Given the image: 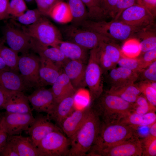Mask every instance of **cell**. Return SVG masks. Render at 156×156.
<instances>
[{
    "label": "cell",
    "mask_w": 156,
    "mask_h": 156,
    "mask_svg": "<svg viewBox=\"0 0 156 156\" xmlns=\"http://www.w3.org/2000/svg\"><path fill=\"white\" fill-rule=\"evenodd\" d=\"M3 116V112H0V124L2 120Z\"/></svg>",
    "instance_id": "56"
},
{
    "label": "cell",
    "mask_w": 156,
    "mask_h": 156,
    "mask_svg": "<svg viewBox=\"0 0 156 156\" xmlns=\"http://www.w3.org/2000/svg\"><path fill=\"white\" fill-rule=\"evenodd\" d=\"M143 69L156 60V48L141 53L138 57Z\"/></svg>",
    "instance_id": "44"
},
{
    "label": "cell",
    "mask_w": 156,
    "mask_h": 156,
    "mask_svg": "<svg viewBox=\"0 0 156 156\" xmlns=\"http://www.w3.org/2000/svg\"><path fill=\"white\" fill-rule=\"evenodd\" d=\"M7 140L14 146L19 156H41L30 137L19 135H8Z\"/></svg>",
    "instance_id": "24"
},
{
    "label": "cell",
    "mask_w": 156,
    "mask_h": 156,
    "mask_svg": "<svg viewBox=\"0 0 156 156\" xmlns=\"http://www.w3.org/2000/svg\"><path fill=\"white\" fill-rule=\"evenodd\" d=\"M155 18L147 9L137 3L124 10L117 20L141 29L155 25Z\"/></svg>",
    "instance_id": "10"
},
{
    "label": "cell",
    "mask_w": 156,
    "mask_h": 156,
    "mask_svg": "<svg viewBox=\"0 0 156 156\" xmlns=\"http://www.w3.org/2000/svg\"><path fill=\"white\" fill-rule=\"evenodd\" d=\"M142 153L139 137L129 139L109 146L97 153L96 156H141Z\"/></svg>",
    "instance_id": "12"
},
{
    "label": "cell",
    "mask_w": 156,
    "mask_h": 156,
    "mask_svg": "<svg viewBox=\"0 0 156 156\" xmlns=\"http://www.w3.org/2000/svg\"><path fill=\"white\" fill-rule=\"evenodd\" d=\"M25 1H26L27 2H31L33 1L34 0H24Z\"/></svg>",
    "instance_id": "57"
},
{
    "label": "cell",
    "mask_w": 156,
    "mask_h": 156,
    "mask_svg": "<svg viewBox=\"0 0 156 156\" xmlns=\"http://www.w3.org/2000/svg\"><path fill=\"white\" fill-rule=\"evenodd\" d=\"M70 139L60 131L51 132L39 143L37 147L41 156H68Z\"/></svg>",
    "instance_id": "8"
},
{
    "label": "cell",
    "mask_w": 156,
    "mask_h": 156,
    "mask_svg": "<svg viewBox=\"0 0 156 156\" xmlns=\"http://www.w3.org/2000/svg\"><path fill=\"white\" fill-rule=\"evenodd\" d=\"M65 0H45L46 3L49 9L57 2Z\"/></svg>",
    "instance_id": "53"
},
{
    "label": "cell",
    "mask_w": 156,
    "mask_h": 156,
    "mask_svg": "<svg viewBox=\"0 0 156 156\" xmlns=\"http://www.w3.org/2000/svg\"><path fill=\"white\" fill-rule=\"evenodd\" d=\"M3 34L5 42L18 53H25L30 49L31 38L22 29L7 23L3 27Z\"/></svg>",
    "instance_id": "13"
},
{
    "label": "cell",
    "mask_w": 156,
    "mask_h": 156,
    "mask_svg": "<svg viewBox=\"0 0 156 156\" xmlns=\"http://www.w3.org/2000/svg\"><path fill=\"white\" fill-rule=\"evenodd\" d=\"M36 3L37 9L42 15L47 16L49 8L47 5L45 0H35Z\"/></svg>",
    "instance_id": "51"
},
{
    "label": "cell",
    "mask_w": 156,
    "mask_h": 156,
    "mask_svg": "<svg viewBox=\"0 0 156 156\" xmlns=\"http://www.w3.org/2000/svg\"><path fill=\"white\" fill-rule=\"evenodd\" d=\"M75 95L60 101L57 103L53 110L47 114L50 120L53 121L60 128L63 121L75 109Z\"/></svg>",
    "instance_id": "21"
},
{
    "label": "cell",
    "mask_w": 156,
    "mask_h": 156,
    "mask_svg": "<svg viewBox=\"0 0 156 156\" xmlns=\"http://www.w3.org/2000/svg\"><path fill=\"white\" fill-rule=\"evenodd\" d=\"M3 123L8 135L21 134L26 131L33 121L32 114L3 112Z\"/></svg>",
    "instance_id": "15"
},
{
    "label": "cell",
    "mask_w": 156,
    "mask_h": 156,
    "mask_svg": "<svg viewBox=\"0 0 156 156\" xmlns=\"http://www.w3.org/2000/svg\"><path fill=\"white\" fill-rule=\"evenodd\" d=\"M59 29L63 40L74 42L89 50L96 47L101 42L112 40L95 31L71 24L62 26Z\"/></svg>",
    "instance_id": "6"
},
{
    "label": "cell",
    "mask_w": 156,
    "mask_h": 156,
    "mask_svg": "<svg viewBox=\"0 0 156 156\" xmlns=\"http://www.w3.org/2000/svg\"><path fill=\"white\" fill-rule=\"evenodd\" d=\"M10 70V68L7 66L3 60L0 57V71Z\"/></svg>",
    "instance_id": "54"
},
{
    "label": "cell",
    "mask_w": 156,
    "mask_h": 156,
    "mask_svg": "<svg viewBox=\"0 0 156 156\" xmlns=\"http://www.w3.org/2000/svg\"><path fill=\"white\" fill-rule=\"evenodd\" d=\"M28 97L33 110L38 113L44 112L48 114L57 103L51 88L47 89L44 87L35 88Z\"/></svg>",
    "instance_id": "16"
},
{
    "label": "cell",
    "mask_w": 156,
    "mask_h": 156,
    "mask_svg": "<svg viewBox=\"0 0 156 156\" xmlns=\"http://www.w3.org/2000/svg\"><path fill=\"white\" fill-rule=\"evenodd\" d=\"M86 64L79 61L68 60L63 66V72L77 92L86 86L85 81Z\"/></svg>",
    "instance_id": "17"
},
{
    "label": "cell",
    "mask_w": 156,
    "mask_h": 156,
    "mask_svg": "<svg viewBox=\"0 0 156 156\" xmlns=\"http://www.w3.org/2000/svg\"><path fill=\"white\" fill-rule=\"evenodd\" d=\"M122 57L135 58L141 53L140 42L137 39L131 37L124 41L121 48Z\"/></svg>",
    "instance_id": "34"
},
{
    "label": "cell",
    "mask_w": 156,
    "mask_h": 156,
    "mask_svg": "<svg viewBox=\"0 0 156 156\" xmlns=\"http://www.w3.org/2000/svg\"><path fill=\"white\" fill-rule=\"evenodd\" d=\"M56 47L61 51L67 59L87 64L89 55V50L74 42L64 40L60 41Z\"/></svg>",
    "instance_id": "22"
},
{
    "label": "cell",
    "mask_w": 156,
    "mask_h": 156,
    "mask_svg": "<svg viewBox=\"0 0 156 156\" xmlns=\"http://www.w3.org/2000/svg\"><path fill=\"white\" fill-rule=\"evenodd\" d=\"M103 73L97 60L95 48L90 50L85 72V81L89 89L90 104L97 99L103 91Z\"/></svg>",
    "instance_id": "7"
},
{
    "label": "cell",
    "mask_w": 156,
    "mask_h": 156,
    "mask_svg": "<svg viewBox=\"0 0 156 156\" xmlns=\"http://www.w3.org/2000/svg\"><path fill=\"white\" fill-rule=\"evenodd\" d=\"M87 8L89 20L94 21L105 20L107 17L101 7L95 0H81Z\"/></svg>",
    "instance_id": "35"
},
{
    "label": "cell",
    "mask_w": 156,
    "mask_h": 156,
    "mask_svg": "<svg viewBox=\"0 0 156 156\" xmlns=\"http://www.w3.org/2000/svg\"><path fill=\"white\" fill-rule=\"evenodd\" d=\"M139 75L140 76L142 81L151 82L156 81V60L143 69Z\"/></svg>",
    "instance_id": "43"
},
{
    "label": "cell",
    "mask_w": 156,
    "mask_h": 156,
    "mask_svg": "<svg viewBox=\"0 0 156 156\" xmlns=\"http://www.w3.org/2000/svg\"><path fill=\"white\" fill-rule=\"evenodd\" d=\"M45 16H42L35 23L22 27L23 31L30 38L42 45L55 47L63 40L59 29Z\"/></svg>",
    "instance_id": "5"
},
{
    "label": "cell",
    "mask_w": 156,
    "mask_h": 156,
    "mask_svg": "<svg viewBox=\"0 0 156 156\" xmlns=\"http://www.w3.org/2000/svg\"><path fill=\"white\" fill-rule=\"evenodd\" d=\"M0 86L11 91L23 92L29 89L20 73L10 70L0 71Z\"/></svg>",
    "instance_id": "27"
},
{
    "label": "cell",
    "mask_w": 156,
    "mask_h": 156,
    "mask_svg": "<svg viewBox=\"0 0 156 156\" xmlns=\"http://www.w3.org/2000/svg\"><path fill=\"white\" fill-rule=\"evenodd\" d=\"M89 105L81 109H75L62 122L60 128L69 139L74 134L83 122Z\"/></svg>",
    "instance_id": "23"
},
{
    "label": "cell",
    "mask_w": 156,
    "mask_h": 156,
    "mask_svg": "<svg viewBox=\"0 0 156 156\" xmlns=\"http://www.w3.org/2000/svg\"><path fill=\"white\" fill-rule=\"evenodd\" d=\"M118 0H102L101 7L107 16L112 18Z\"/></svg>",
    "instance_id": "45"
},
{
    "label": "cell",
    "mask_w": 156,
    "mask_h": 156,
    "mask_svg": "<svg viewBox=\"0 0 156 156\" xmlns=\"http://www.w3.org/2000/svg\"><path fill=\"white\" fill-rule=\"evenodd\" d=\"M149 127H150L149 134L153 136L156 137V122Z\"/></svg>",
    "instance_id": "52"
},
{
    "label": "cell",
    "mask_w": 156,
    "mask_h": 156,
    "mask_svg": "<svg viewBox=\"0 0 156 156\" xmlns=\"http://www.w3.org/2000/svg\"><path fill=\"white\" fill-rule=\"evenodd\" d=\"M3 39L0 42V57L12 71L20 73L18 68V53L4 44Z\"/></svg>",
    "instance_id": "33"
},
{
    "label": "cell",
    "mask_w": 156,
    "mask_h": 156,
    "mask_svg": "<svg viewBox=\"0 0 156 156\" xmlns=\"http://www.w3.org/2000/svg\"><path fill=\"white\" fill-rule=\"evenodd\" d=\"M1 39H0V42H1Z\"/></svg>",
    "instance_id": "58"
},
{
    "label": "cell",
    "mask_w": 156,
    "mask_h": 156,
    "mask_svg": "<svg viewBox=\"0 0 156 156\" xmlns=\"http://www.w3.org/2000/svg\"><path fill=\"white\" fill-rule=\"evenodd\" d=\"M72 16L71 24L79 27L85 21L89 19L88 10L81 0H67Z\"/></svg>",
    "instance_id": "32"
},
{
    "label": "cell",
    "mask_w": 156,
    "mask_h": 156,
    "mask_svg": "<svg viewBox=\"0 0 156 156\" xmlns=\"http://www.w3.org/2000/svg\"><path fill=\"white\" fill-rule=\"evenodd\" d=\"M78 27L95 31L115 41H125L142 29L112 20L107 22L105 20L96 21L88 19Z\"/></svg>",
    "instance_id": "4"
},
{
    "label": "cell",
    "mask_w": 156,
    "mask_h": 156,
    "mask_svg": "<svg viewBox=\"0 0 156 156\" xmlns=\"http://www.w3.org/2000/svg\"><path fill=\"white\" fill-rule=\"evenodd\" d=\"M28 96L23 92L13 91L10 95L3 109L13 113L32 114V109L30 106Z\"/></svg>",
    "instance_id": "20"
},
{
    "label": "cell",
    "mask_w": 156,
    "mask_h": 156,
    "mask_svg": "<svg viewBox=\"0 0 156 156\" xmlns=\"http://www.w3.org/2000/svg\"><path fill=\"white\" fill-rule=\"evenodd\" d=\"M27 10L24 0H11L10 1L8 10L10 15L17 17L22 15Z\"/></svg>",
    "instance_id": "41"
},
{
    "label": "cell",
    "mask_w": 156,
    "mask_h": 156,
    "mask_svg": "<svg viewBox=\"0 0 156 156\" xmlns=\"http://www.w3.org/2000/svg\"><path fill=\"white\" fill-rule=\"evenodd\" d=\"M117 64L120 66L129 69L139 74L143 69L140 61L138 57L135 58L121 57Z\"/></svg>",
    "instance_id": "39"
},
{
    "label": "cell",
    "mask_w": 156,
    "mask_h": 156,
    "mask_svg": "<svg viewBox=\"0 0 156 156\" xmlns=\"http://www.w3.org/2000/svg\"><path fill=\"white\" fill-rule=\"evenodd\" d=\"M51 86V89L57 103L77 92L63 70Z\"/></svg>",
    "instance_id": "26"
},
{
    "label": "cell",
    "mask_w": 156,
    "mask_h": 156,
    "mask_svg": "<svg viewBox=\"0 0 156 156\" xmlns=\"http://www.w3.org/2000/svg\"><path fill=\"white\" fill-rule=\"evenodd\" d=\"M49 47L42 45L35 40L31 38V50L38 54L40 57L49 60L62 68L63 65L68 59L65 57L58 48Z\"/></svg>",
    "instance_id": "18"
},
{
    "label": "cell",
    "mask_w": 156,
    "mask_h": 156,
    "mask_svg": "<svg viewBox=\"0 0 156 156\" xmlns=\"http://www.w3.org/2000/svg\"><path fill=\"white\" fill-rule=\"evenodd\" d=\"M133 103L107 91H103L90 105L96 112L102 122L109 124L119 122L133 112Z\"/></svg>",
    "instance_id": "2"
},
{
    "label": "cell",
    "mask_w": 156,
    "mask_h": 156,
    "mask_svg": "<svg viewBox=\"0 0 156 156\" xmlns=\"http://www.w3.org/2000/svg\"><path fill=\"white\" fill-rule=\"evenodd\" d=\"M9 0H0V20H5L9 17Z\"/></svg>",
    "instance_id": "48"
},
{
    "label": "cell",
    "mask_w": 156,
    "mask_h": 156,
    "mask_svg": "<svg viewBox=\"0 0 156 156\" xmlns=\"http://www.w3.org/2000/svg\"><path fill=\"white\" fill-rule=\"evenodd\" d=\"M138 128L118 122L104 124L101 122L96 140L87 156H95L101 150L125 140L140 136Z\"/></svg>",
    "instance_id": "3"
},
{
    "label": "cell",
    "mask_w": 156,
    "mask_h": 156,
    "mask_svg": "<svg viewBox=\"0 0 156 156\" xmlns=\"http://www.w3.org/2000/svg\"><path fill=\"white\" fill-rule=\"evenodd\" d=\"M133 112L139 114H144L156 111V107L152 105L142 94L133 103Z\"/></svg>",
    "instance_id": "36"
},
{
    "label": "cell",
    "mask_w": 156,
    "mask_h": 156,
    "mask_svg": "<svg viewBox=\"0 0 156 156\" xmlns=\"http://www.w3.org/2000/svg\"><path fill=\"white\" fill-rule=\"evenodd\" d=\"M40 57L28 52L19 56L18 68L25 84L29 89L41 87L39 75Z\"/></svg>",
    "instance_id": "9"
},
{
    "label": "cell",
    "mask_w": 156,
    "mask_h": 156,
    "mask_svg": "<svg viewBox=\"0 0 156 156\" xmlns=\"http://www.w3.org/2000/svg\"><path fill=\"white\" fill-rule=\"evenodd\" d=\"M0 156H19L14 145L7 140L4 146L0 152Z\"/></svg>",
    "instance_id": "46"
},
{
    "label": "cell",
    "mask_w": 156,
    "mask_h": 156,
    "mask_svg": "<svg viewBox=\"0 0 156 156\" xmlns=\"http://www.w3.org/2000/svg\"><path fill=\"white\" fill-rule=\"evenodd\" d=\"M124 100L133 103L142 94L138 83H133L117 86H111L107 91Z\"/></svg>",
    "instance_id": "28"
},
{
    "label": "cell",
    "mask_w": 156,
    "mask_h": 156,
    "mask_svg": "<svg viewBox=\"0 0 156 156\" xmlns=\"http://www.w3.org/2000/svg\"><path fill=\"white\" fill-rule=\"evenodd\" d=\"M12 91L0 86V110L3 109L4 105Z\"/></svg>",
    "instance_id": "49"
},
{
    "label": "cell",
    "mask_w": 156,
    "mask_h": 156,
    "mask_svg": "<svg viewBox=\"0 0 156 156\" xmlns=\"http://www.w3.org/2000/svg\"><path fill=\"white\" fill-rule=\"evenodd\" d=\"M3 117L0 124V152L5 144L8 136L3 125Z\"/></svg>",
    "instance_id": "50"
},
{
    "label": "cell",
    "mask_w": 156,
    "mask_h": 156,
    "mask_svg": "<svg viewBox=\"0 0 156 156\" xmlns=\"http://www.w3.org/2000/svg\"><path fill=\"white\" fill-rule=\"evenodd\" d=\"M40 57L39 75L40 86H52L63 71L62 68L49 60Z\"/></svg>",
    "instance_id": "19"
},
{
    "label": "cell",
    "mask_w": 156,
    "mask_h": 156,
    "mask_svg": "<svg viewBox=\"0 0 156 156\" xmlns=\"http://www.w3.org/2000/svg\"><path fill=\"white\" fill-rule=\"evenodd\" d=\"M156 122V114L151 112L144 114L131 112L119 122L138 128L139 127H149Z\"/></svg>",
    "instance_id": "31"
},
{
    "label": "cell",
    "mask_w": 156,
    "mask_h": 156,
    "mask_svg": "<svg viewBox=\"0 0 156 156\" xmlns=\"http://www.w3.org/2000/svg\"><path fill=\"white\" fill-rule=\"evenodd\" d=\"M98 4L101 6V3L102 0H95Z\"/></svg>",
    "instance_id": "55"
},
{
    "label": "cell",
    "mask_w": 156,
    "mask_h": 156,
    "mask_svg": "<svg viewBox=\"0 0 156 156\" xmlns=\"http://www.w3.org/2000/svg\"><path fill=\"white\" fill-rule=\"evenodd\" d=\"M43 16L36 8L28 9L22 15L15 18L16 20L21 24L27 25L35 23Z\"/></svg>",
    "instance_id": "38"
},
{
    "label": "cell",
    "mask_w": 156,
    "mask_h": 156,
    "mask_svg": "<svg viewBox=\"0 0 156 156\" xmlns=\"http://www.w3.org/2000/svg\"><path fill=\"white\" fill-rule=\"evenodd\" d=\"M49 16L55 21L62 24L71 23L72 16L69 5L64 1H59L50 8L47 12Z\"/></svg>",
    "instance_id": "30"
},
{
    "label": "cell",
    "mask_w": 156,
    "mask_h": 156,
    "mask_svg": "<svg viewBox=\"0 0 156 156\" xmlns=\"http://www.w3.org/2000/svg\"><path fill=\"white\" fill-rule=\"evenodd\" d=\"M101 121L90 105L83 122L70 138L68 156H86L94 144L98 135Z\"/></svg>",
    "instance_id": "1"
},
{
    "label": "cell",
    "mask_w": 156,
    "mask_h": 156,
    "mask_svg": "<svg viewBox=\"0 0 156 156\" xmlns=\"http://www.w3.org/2000/svg\"><path fill=\"white\" fill-rule=\"evenodd\" d=\"M134 37L140 41L141 53L156 48L155 25L144 28L136 33Z\"/></svg>",
    "instance_id": "29"
},
{
    "label": "cell",
    "mask_w": 156,
    "mask_h": 156,
    "mask_svg": "<svg viewBox=\"0 0 156 156\" xmlns=\"http://www.w3.org/2000/svg\"><path fill=\"white\" fill-rule=\"evenodd\" d=\"M110 70L108 80L111 86L135 83L139 77L138 74L120 66L114 67Z\"/></svg>",
    "instance_id": "25"
},
{
    "label": "cell",
    "mask_w": 156,
    "mask_h": 156,
    "mask_svg": "<svg viewBox=\"0 0 156 156\" xmlns=\"http://www.w3.org/2000/svg\"><path fill=\"white\" fill-rule=\"evenodd\" d=\"M95 50L97 60L103 73L115 67L122 57L121 48L115 41L112 40L101 42Z\"/></svg>",
    "instance_id": "11"
},
{
    "label": "cell",
    "mask_w": 156,
    "mask_h": 156,
    "mask_svg": "<svg viewBox=\"0 0 156 156\" xmlns=\"http://www.w3.org/2000/svg\"><path fill=\"white\" fill-rule=\"evenodd\" d=\"M137 3L147 9L155 17L156 15V0H136Z\"/></svg>",
    "instance_id": "47"
},
{
    "label": "cell",
    "mask_w": 156,
    "mask_h": 156,
    "mask_svg": "<svg viewBox=\"0 0 156 156\" xmlns=\"http://www.w3.org/2000/svg\"><path fill=\"white\" fill-rule=\"evenodd\" d=\"M141 142L142 148V156H156V137L148 134L141 141Z\"/></svg>",
    "instance_id": "40"
},
{
    "label": "cell",
    "mask_w": 156,
    "mask_h": 156,
    "mask_svg": "<svg viewBox=\"0 0 156 156\" xmlns=\"http://www.w3.org/2000/svg\"><path fill=\"white\" fill-rule=\"evenodd\" d=\"M55 131L62 132L59 127L51 122L47 115L44 116L38 113L25 131L29 135L33 142L37 146L40 142L47 134Z\"/></svg>",
    "instance_id": "14"
},
{
    "label": "cell",
    "mask_w": 156,
    "mask_h": 156,
    "mask_svg": "<svg viewBox=\"0 0 156 156\" xmlns=\"http://www.w3.org/2000/svg\"><path fill=\"white\" fill-rule=\"evenodd\" d=\"M138 84L142 94L152 105L156 107V89L152 87L151 82L142 81Z\"/></svg>",
    "instance_id": "37"
},
{
    "label": "cell",
    "mask_w": 156,
    "mask_h": 156,
    "mask_svg": "<svg viewBox=\"0 0 156 156\" xmlns=\"http://www.w3.org/2000/svg\"><path fill=\"white\" fill-rule=\"evenodd\" d=\"M137 3L136 0H118L112 18V20L117 21L124 10Z\"/></svg>",
    "instance_id": "42"
}]
</instances>
